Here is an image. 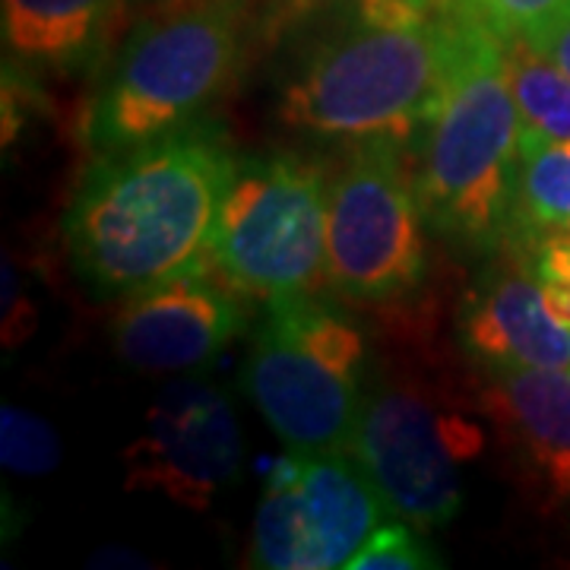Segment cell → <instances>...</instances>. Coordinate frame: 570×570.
Returning <instances> with one entry per match:
<instances>
[{"label": "cell", "instance_id": "21", "mask_svg": "<svg viewBox=\"0 0 570 570\" xmlns=\"http://www.w3.org/2000/svg\"><path fill=\"white\" fill-rule=\"evenodd\" d=\"M535 276H549V279H561L570 283V242L564 238H546L535 245Z\"/></svg>", "mask_w": 570, "mask_h": 570}, {"label": "cell", "instance_id": "10", "mask_svg": "<svg viewBox=\"0 0 570 570\" xmlns=\"http://www.w3.org/2000/svg\"><path fill=\"white\" fill-rule=\"evenodd\" d=\"M245 466V438L225 390L181 377L159 390L124 448V485L159 491L187 510L216 504Z\"/></svg>", "mask_w": 570, "mask_h": 570}, {"label": "cell", "instance_id": "2", "mask_svg": "<svg viewBox=\"0 0 570 570\" xmlns=\"http://www.w3.org/2000/svg\"><path fill=\"white\" fill-rule=\"evenodd\" d=\"M475 13L460 0L428 10L358 0V17L321 41L279 92L285 130L324 140H412L466 51Z\"/></svg>", "mask_w": 570, "mask_h": 570}, {"label": "cell", "instance_id": "7", "mask_svg": "<svg viewBox=\"0 0 570 570\" xmlns=\"http://www.w3.org/2000/svg\"><path fill=\"white\" fill-rule=\"evenodd\" d=\"M425 213L403 140H355L330 181L326 283L352 302H396L425 279Z\"/></svg>", "mask_w": 570, "mask_h": 570}, {"label": "cell", "instance_id": "20", "mask_svg": "<svg viewBox=\"0 0 570 570\" xmlns=\"http://www.w3.org/2000/svg\"><path fill=\"white\" fill-rule=\"evenodd\" d=\"M520 39L530 41L535 51H542L549 61L558 63V67L570 77V20L551 22L546 29H535V32L520 36Z\"/></svg>", "mask_w": 570, "mask_h": 570}, {"label": "cell", "instance_id": "17", "mask_svg": "<svg viewBox=\"0 0 570 570\" xmlns=\"http://www.w3.org/2000/svg\"><path fill=\"white\" fill-rule=\"evenodd\" d=\"M0 460L17 475H45L61 463L55 428L20 406L0 409Z\"/></svg>", "mask_w": 570, "mask_h": 570}, {"label": "cell", "instance_id": "8", "mask_svg": "<svg viewBox=\"0 0 570 570\" xmlns=\"http://www.w3.org/2000/svg\"><path fill=\"white\" fill-rule=\"evenodd\" d=\"M482 448V428L441 406L419 384H377L367 393L348 453L384 508L428 532L456 517L463 501L460 469Z\"/></svg>", "mask_w": 570, "mask_h": 570}, {"label": "cell", "instance_id": "19", "mask_svg": "<svg viewBox=\"0 0 570 570\" xmlns=\"http://www.w3.org/2000/svg\"><path fill=\"white\" fill-rule=\"evenodd\" d=\"M501 39L530 36L551 22L570 20V0H460Z\"/></svg>", "mask_w": 570, "mask_h": 570}, {"label": "cell", "instance_id": "12", "mask_svg": "<svg viewBox=\"0 0 570 570\" xmlns=\"http://www.w3.org/2000/svg\"><path fill=\"white\" fill-rule=\"evenodd\" d=\"M482 381L479 409L546 504H570V367H491Z\"/></svg>", "mask_w": 570, "mask_h": 570}, {"label": "cell", "instance_id": "4", "mask_svg": "<svg viewBox=\"0 0 570 570\" xmlns=\"http://www.w3.org/2000/svg\"><path fill=\"white\" fill-rule=\"evenodd\" d=\"M245 58V0H156L118 45L82 118L108 156L204 118Z\"/></svg>", "mask_w": 570, "mask_h": 570}, {"label": "cell", "instance_id": "22", "mask_svg": "<svg viewBox=\"0 0 570 570\" xmlns=\"http://www.w3.org/2000/svg\"><path fill=\"white\" fill-rule=\"evenodd\" d=\"M532 273H535V269H532ZM535 279L542 285V295H546V305H549L551 317L570 330V283L549 279V276H535Z\"/></svg>", "mask_w": 570, "mask_h": 570}, {"label": "cell", "instance_id": "13", "mask_svg": "<svg viewBox=\"0 0 570 570\" xmlns=\"http://www.w3.org/2000/svg\"><path fill=\"white\" fill-rule=\"evenodd\" d=\"M472 362L491 367H570V330L551 317L527 269H498L466 295L456 321Z\"/></svg>", "mask_w": 570, "mask_h": 570}, {"label": "cell", "instance_id": "23", "mask_svg": "<svg viewBox=\"0 0 570 570\" xmlns=\"http://www.w3.org/2000/svg\"><path fill=\"white\" fill-rule=\"evenodd\" d=\"M409 7H419V10H428V7H434V3H441V0H403Z\"/></svg>", "mask_w": 570, "mask_h": 570}, {"label": "cell", "instance_id": "11", "mask_svg": "<svg viewBox=\"0 0 570 570\" xmlns=\"http://www.w3.org/2000/svg\"><path fill=\"white\" fill-rule=\"evenodd\" d=\"M190 269L124 295L111 321V346L124 365L146 374H194L213 365L245 314L235 288Z\"/></svg>", "mask_w": 570, "mask_h": 570}, {"label": "cell", "instance_id": "9", "mask_svg": "<svg viewBox=\"0 0 570 570\" xmlns=\"http://www.w3.org/2000/svg\"><path fill=\"white\" fill-rule=\"evenodd\" d=\"M384 510L352 453L288 450L273 463L261 491L250 564L266 570L348 568Z\"/></svg>", "mask_w": 570, "mask_h": 570}, {"label": "cell", "instance_id": "14", "mask_svg": "<svg viewBox=\"0 0 570 570\" xmlns=\"http://www.w3.org/2000/svg\"><path fill=\"white\" fill-rule=\"evenodd\" d=\"M127 0H0L7 61L82 73L105 61L124 20Z\"/></svg>", "mask_w": 570, "mask_h": 570}, {"label": "cell", "instance_id": "6", "mask_svg": "<svg viewBox=\"0 0 570 570\" xmlns=\"http://www.w3.org/2000/svg\"><path fill=\"white\" fill-rule=\"evenodd\" d=\"M330 178L295 153L245 156L225 190L209 269L250 298L307 295L326 279Z\"/></svg>", "mask_w": 570, "mask_h": 570}, {"label": "cell", "instance_id": "18", "mask_svg": "<svg viewBox=\"0 0 570 570\" xmlns=\"http://www.w3.org/2000/svg\"><path fill=\"white\" fill-rule=\"evenodd\" d=\"M422 532V530H419ZM415 532L412 523L396 520L387 527L371 532L355 558L348 561V570H428L441 568L438 554L428 549V542Z\"/></svg>", "mask_w": 570, "mask_h": 570}, {"label": "cell", "instance_id": "5", "mask_svg": "<svg viewBox=\"0 0 570 570\" xmlns=\"http://www.w3.org/2000/svg\"><path fill=\"white\" fill-rule=\"evenodd\" d=\"M242 384L292 453H348L367 387V343L340 307L288 295L266 302Z\"/></svg>", "mask_w": 570, "mask_h": 570}, {"label": "cell", "instance_id": "15", "mask_svg": "<svg viewBox=\"0 0 570 570\" xmlns=\"http://www.w3.org/2000/svg\"><path fill=\"white\" fill-rule=\"evenodd\" d=\"M570 228V142L551 140L523 124L520 171L513 194L510 232H527L539 242ZM508 232V235H510Z\"/></svg>", "mask_w": 570, "mask_h": 570}, {"label": "cell", "instance_id": "1", "mask_svg": "<svg viewBox=\"0 0 570 570\" xmlns=\"http://www.w3.org/2000/svg\"><path fill=\"white\" fill-rule=\"evenodd\" d=\"M235 168L228 134L209 118L96 156L63 213L77 276L96 295H127L209 266Z\"/></svg>", "mask_w": 570, "mask_h": 570}, {"label": "cell", "instance_id": "3", "mask_svg": "<svg viewBox=\"0 0 570 570\" xmlns=\"http://www.w3.org/2000/svg\"><path fill=\"white\" fill-rule=\"evenodd\" d=\"M523 118L504 63V39L475 17L448 89L412 137L415 190L431 232L489 250L510 232Z\"/></svg>", "mask_w": 570, "mask_h": 570}, {"label": "cell", "instance_id": "16", "mask_svg": "<svg viewBox=\"0 0 570 570\" xmlns=\"http://www.w3.org/2000/svg\"><path fill=\"white\" fill-rule=\"evenodd\" d=\"M504 63L513 99L527 127L570 142V77L527 39H504Z\"/></svg>", "mask_w": 570, "mask_h": 570}]
</instances>
